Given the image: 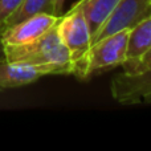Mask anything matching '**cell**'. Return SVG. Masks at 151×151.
I'll return each instance as SVG.
<instances>
[{
    "label": "cell",
    "instance_id": "6da1fadb",
    "mask_svg": "<svg viewBox=\"0 0 151 151\" xmlns=\"http://www.w3.org/2000/svg\"><path fill=\"white\" fill-rule=\"evenodd\" d=\"M4 58L9 61H27L39 66L45 76L72 74L73 63L70 55L60 39L57 24L44 36L23 47L3 48Z\"/></svg>",
    "mask_w": 151,
    "mask_h": 151
},
{
    "label": "cell",
    "instance_id": "7a4b0ae2",
    "mask_svg": "<svg viewBox=\"0 0 151 151\" xmlns=\"http://www.w3.org/2000/svg\"><path fill=\"white\" fill-rule=\"evenodd\" d=\"M57 31L70 55L73 76L77 80L83 81L86 56L91 45V33L82 9L80 7H72L65 15H61L57 23Z\"/></svg>",
    "mask_w": 151,
    "mask_h": 151
},
{
    "label": "cell",
    "instance_id": "3957f363",
    "mask_svg": "<svg viewBox=\"0 0 151 151\" xmlns=\"http://www.w3.org/2000/svg\"><path fill=\"white\" fill-rule=\"evenodd\" d=\"M129 29H122L110 36L102 37L90 45L86 56L85 80L91 78L94 74L109 69L122 66L126 60Z\"/></svg>",
    "mask_w": 151,
    "mask_h": 151
},
{
    "label": "cell",
    "instance_id": "277c9868",
    "mask_svg": "<svg viewBox=\"0 0 151 151\" xmlns=\"http://www.w3.org/2000/svg\"><path fill=\"white\" fill-rule=\"evenodd\" d=\"M60 20V16L50 13H37L17 23L8 25L0 31V41L3 48L23 47L36 41L52 29Z\"/></svg>",
    "mask_w": 151,
    "mask_h": 151
},
{
    "label": "cell",
    "instance_id": "5b68a950",
    "mask_svg": "<svg viewBox=\"0 0 151 151\" xmlns=\"http://www.w3.org/2000/svg\"><path fill=\"white\" fill-rule=\"evenodd\" d=\"M151 15V0H119L91 37V44L122 29H130Z\"/></svg>",
    "mask_w": 151,
    "mask_h": 151
},
{
    "label": "cell",
    "instance_id": "8992f818",
    "mask_svg": "<svg viewBox=\"0 0 151 151\" xmlns=\"http://www.w3.org/2000/svg\"><path fill=\"white\" fill-rule=\"evenodd\" d=\"M110 93L121 105L151 104V70L139 74L122 72L111 80Z\"/></svg>",
    "mask_w": 151,
    "mask_h": 151
},
{
    "label": "cell",
    "instance_id": "52a82bcc",
    "mask_svg": "<svg viewBox=\"0 0 151 151\" xmlns=\"http://www.w3.org/2000/svg\"><path fill=\"white\" fill-rule=\"evenodd\" d=\"M45 73L39 66L27 61H0V90L15 89L36 82Z\"/></svg>",
    "mask_w": 151,
    "mask_h": 151
},
{
    "label": "cell",
    "instance_id": "ba28073f",
    "mask_svg": "<svg viewBox=\"0 0 151 151\" xmlns=\"http://www.w3.org/2000/svg\"><path fill=\"white\" fill-rule=\"evenodd\" d=\"M151 49V15L129 29L126 60L122 66L134 64Z\"/></svg>",
    "mask_w": 151,
    "mask_h": 151
},
{
    "label": "cell",
    "instance_id": "9c48e42d",
    "mask_svg": "<svg viewBox=\"0 0 151 151\" xmlns=\"http://www.w3.org/2000/svg\"><path fill=\"white\" fill-rule=\"evenodd\" d=\"M118 1L119 0H78L76 4H73V7H80L82 9L93 37L118 4Z\"/></svg>",
    "mask_w": 151,
    "mask_h": 151
},
{
    "label": "cell",
    "instance_id": "30bf717a",
    "mask_svg": "<svg viewBox=\"0 0 151 151\" xmlns=\"http://www.w3.org/2000/svg\"><path fill=\"white\" fill-rule=\"evenodd\" d=\"M37 13H50V15H56L55 13V0H24L20 7L13 12V15L5 21L3 28H5V27H8V25H12V24L17 23V21L23 20V19L29 17V16L37 15ZM1 29H0V31H1Z\"/></svg>",
    "mask_w": 151,
    "mask_h": 151
},
{
    "label": "cell",
    "instance_id": "8fae6325",
    "mask_svg": "<svg viewBox=\"0 0 151 151\" xmlns=\"http://www.w3.org/2000/svg\"><path fill=\"white\" fill-rule=\"evenodd\" d=\"M123 68V73L126 74H139L145 73L147 70H151V49L142 58H139L137 63L130 64V65H125Z\"/></svg>",
    "mask_w": 151,
    "mask_h": 151
},
{
    "label": "cell",
    "instance_id": "7c38bea8",
    "mask_svg": "<svg viewBox=\"0 0 151 151\" xmlns=\"http://www.w3.org/2000/svg\"><path fill=\"white\" fill-rule=\"evenodd\" d=\"M24 0H0V29Z\"/></svg>",
    "mask_w": 151,
    "mask_h": 151
},
{
    "label": "cell",
    "instance_id": "4fadbf2b",
    "mask_svg": "<svg viewBox=\"0 0 151 151\" xmlns=\"http://www.w3.org/2000/svg\"><path fill=\"white\" fill-rule=\"evenodd\" d=\"M64 4H65V0H55V13L57 16L63 15Z\"/></svg>",
    "mask_w": 151,
    "mask_h": 151
},
{
    "label": "cell",
    "instance_id": "5bb4252c",
    "mask_svg": "<svg viewBox=\"0 0 151 151\" xmlns=\"http://www.w3.org/2000/svg\"><path fill=\"white\" fill-rule=\"evenodd\" d=\"M4 60V50H3V44L0 41V61Z\"/></svg>",
    "mask_w": 151,
    "mask_h": 151
},
{
    "label": "cell",
    "instance_id": "9a60e30c",
    "mask_svg": "<svg viewBox=\"0 0 151 151\" xmlns=\"http://www.w3.org/2000/svg\"><path fill=\"white\" fill-rule=\"evenodd\" d=\"M80 1H82V0H80Z\"/></svg>",
    "mask_w": 151,
    "mask_h": 151
}]
</instances>
